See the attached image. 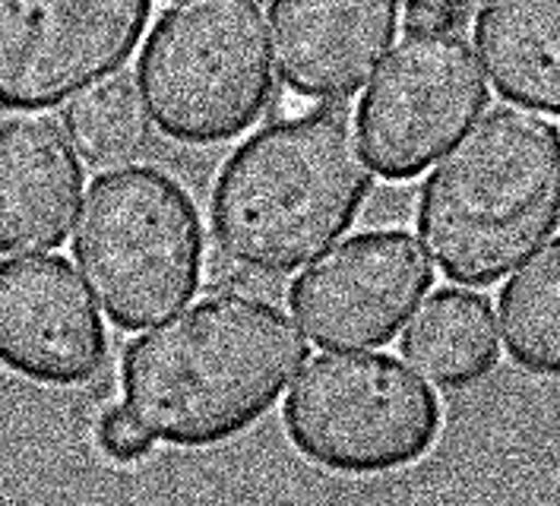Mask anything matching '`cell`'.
Returning <instances> with one entry per match:
<instances>
[{
    "label": "cell",
    "mask_w": 560,
    "mask_h": 506,
    "mask_svg": "<svg viewBox=\"0 0 560 506\" xmlns=\"http://www.w3.org/2000/svg\"><path fill=\"white\" fill-rule=\"evenodd\" d=\"M304 357L307 342L282 307L215 292L130 342L124 405L162 444L212 447L257 424Z\"/></svg>",
    "instance_id": "6da1fadb"
},
{
    "label": "cell",
    "mask_w": 560,
    "mask_h": 506,
    "mask_svg": "<svg viewBox=\"0 0 560 506\" xmlns=\"http://www.w3.org/2000/svg\"><path fill=\"white\" fill-rule=\"evenodd\" d=\"M346 111L301 108L257 130L219 172L212 238L237 275H289L352 228L374 168Z\"/></svg>",
    "instance_id": "7a4b0ae2"
},
{
    "label": "cell",
    "mask_w": 560,
    "mask_h": 506,
    "mask_svg": "<svg viewBox=\"0 0 560 506\" xmlns=\"http://www.w3.org/2000/svg\"><path fill=\"white\" fill-rule=\"evenodd\" d=\"M560 222V133L529 108H491L443 152L418 197V238L450 282L510 275Z\"/></svg>",
    "instance_id": "3957f363"
},
{
    "label": "cell",
    "mask_w": 560,
    "mask_h": 506,
    "mask_svg": "<svg viewBox=\"0 0 560 506\" xmlns=\"http://www.w3.org/2000/svg\"><path fill=\"white\" fill-rule=\"evenodd\" d=\"M73 257L118 329L155 327L180 310L203 275V222L168 172L127 165L92 180Z\"/></svg>",
    "instance_id": "277c9868"
},
{
    "label": "cell",
    "mask_w": 560,
    "mask_h": 506,
    "mask_svg": "<svg viewBox=\"0 0 560 506\" xmlns=\"http://www.w3.org/2000/svg\"><path fill=\"white\" fill-rule=\"evenodd\" d=\"M149 118L177 143L212 146L250 130L272 98L260 0H177L137 60Z\"/></svg>",
    "instance_id": "5b68a950"
},
{
    "label": "cell",
    "mask_w": 560,
    "mask_h": 506,
    "mask_svg": "<svg viewBox=\"0 0 560 506\" xmlns=\"http://www.w3.org/2000/svg\"><path fill=\"white\" fill-rule=\"evenodd\" d=\"M292 447L342 475H381L418 462L441 434L434 389L399 357L326 352L311 357L282 405Z\"/></svg>",
    "instance_id": "8992f818"
},
{
    "label": "cell",
    "mask_w": 560,
    "mask_h": 506,
    "mask_svg": "<svg viewBox=\"0 0 560 506\" xmlns=\"http://www.w3.org/2000/svg\"><path fill=\"white\" fill-rule=\"evenodd\" d=\"M488 105L472 45L453 30H412L358 102V130L386 180L418 178Z\"/></svg>",
    "instance_id": "52a82bcc"
},
{
    "label": "cell",
    "mask_w": 560,
    "mask_h": 506,
    "mask_svg": "<svg viewBox=\"0 0 560 506\" xmlns=\"http://www.w3.org/2000/svg\"><path fill=\"white\" fill-rule=\"evenodd\" d=\"M152 0H0V105L51 108L115 73Z\"/></svg>",
    "instance_id": "ba28073f"
},
{
    "label": "cell",
    "mask_w": 560,
    "mask_h": 506,
    "mask_svg": "<svg viewBox=\"0 0 560 506\" xmlns=\"http://www.w3.org/2000/svg\"><path fill=\"white\" fill-rule=\"evenodd\" d=\"M431 285V260L409 232H361L304 269L289 304L314 345L374 349L409 323Z\"/></svg>",
    "instance_id": "9c48e42d"
},
{
    "label": "cell",
    "mask_w": 560,
    "mask_h": 506,
    "mask_svg": "<svg viewBox=\"0 0 560 506\" xmlns=\"http://www.w3.org/2000/svg\"><path fill=\"white\" fill-rule=\"evenodd\" d=\"M108 332L63 257L0 263V364L38 387H80L102 374Z\"/></svg>",
    "instance_id": "30bf717a"
},
{
    "label": "cell",
    "mask_w": 560,
    "mask_h": 506,
    "mask_svg": "<svg viewBox=\"0 0 560 506\" xmlns=\"http://www.w3.org/2000/svg\"><path fill=\"white\" fill-rule=\"evenodd\" d=\"M402 0H272V55L285 90L346 102L371 83L399 30Z\"/></svg>",
    "instance_id": "8fae6325"
},
{
    "label": "cell",
    "mask_w": 560,
    "mask_h": 506,
    "mask_svg": "<svg viewBox=\"0 0 560 506\" xmlns=\"http://www.w3.org/2000/svg\"><path fill=\"white\" fill-rule=\"evenodd\" d=\"M83 165L58 120L0 123V254L58 250L80 209Z\"/></svg>",
    "instance_id": "7c38bea8"
},
{
    "label": "cell",
    "mask_w": 560,
    "mask_h": 506,
    "mask_svg": "<svg viewBox=\"0 0 560 506\" xmlns=\"http://www.w3.org/2000/svg\"><path fill=\"white\" fill-rule=\"evenodd\" d=\"M475 45L506 102L560 115V0H491Z\"/></svg>",
    "instance_id": "4fadbf2b"
},
{
    "label": "cell",
    "mask_w": 560,
    "mask_h": 506,
    "mask_svg": "<svg viewBox=\"0 0 560 506\" xmlns=\"http://www.w3.org/2000/svg\"><path fill=\"white\" fill-rule=\"evenodd\" d=\"M399 349L428 384L441 389L472 387L498 364L491 301L463 289L434 292L418 304Z\"/></svg>",
    "instance_id": "5bb4252c"
},
{
    "label": "cell",
    "mask_w": 560,
    "mask_h": 506,
    "mask_svg": "<svg viewBox=\"0 0 560 506\" xmlns=\"http://www.w3.org/2000/svg\"><path fill=\"white\" fill-rule=\"evenodd\" d=\"M498 314L510 361L538 377H560V238L510 275Z\"/></svg>",
    "instance_id": "9a60e30c"
},
{
    "label": "cell",
    "mask_w": 560,
    "mask_h": 506,
    "mask_svg": "<svg viewBox=\"0 0 560 506\" xmlns=\"http://www.w3.org/2000/svg\"><path fill=\"white\" fill-rule=\"evenodd\" d=\"M143 95L127 77L98 80L63 108V130L89 165H120L149 146L152 127Z\"/></svg>",
    "instance_id": "2e32d148"
},
{
    "label": "cell",
    "mask_w": 560,
    "mask_h": 506,
    "mask_svg": "<svg viewBox=\"0 0 560 506\" xmlns=\"http://www.w3.org/2000/svg\"><path fill=\"white\" fill-rule=\"evenodd\" d=\"M95 440H98V449L115 462H140L152 452V444H155V437L127 405H112L98 415Z\"/></svg>",
    "instance_id": "e0dca14e"
},
{
    "label": "cell",
    "mask_w": 560,
    "mask_h": 506,
    "mask_svg": "<svg viewBox=\"0 0 560 506\" xmlns=\"http://www.w3.org/2000/svg\"><path fill=\"white\" fill-rule=\"evenodd\" d=\"M421 3H428V7H434V10H441L443 16H446L453 26H459L469 13H475V10H485V3H491V0H421Z\"/></svg>",
    "instance_id": "ac0fdd59"
}]
</instances>
